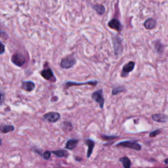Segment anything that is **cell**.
I'll return each instance as SVG.
<instances>
[{
  "instance_id": "4316f807",
  "label": "cell",
  "mask_w": 168,
  "mask_h": 168,
  "mask_svg": "<svg viewBox=\"0 0 168 168\" xmlns=\"http://www.w3.org/2000/svg\"><path fill=\"white\" fill-rule=\"evenodd\" d=\"M3 35H5V36H7L6 34H5V32H3L0 31V37H1V38H4L5 36H3Z\"/></svg>"
},
{
  "instance_id": "7c38bea8",
  "label": "cell",
  "mask_w": 168,
  "mask_h": 168,
  "mask_svg": "<svg viewBox=\"0 0 168 168\" xmlns=\"http://www.w3.org/2000/svg\"><path fill=\"white\" fill-rule=\"evenodd\" d=\"M97 81H90V82H85V83H76V82H67L66 83V87H68L70 86H80V85H92L93 86H95L97 84Z\"/></svg>"
},
{
  "instance_id": "ba28073f",
  "label": "cell",
  "mask_w": 168,
  "mask_h": 168,
  "mask_svg": "<svg viewBox=\"0 0 168 168\" xmlns=\"http://www.w3.org/2000/svg\"><path fill=\"white\" fill-rule=\"evenodd\" d=\"M108 26L112 29L116 30L118 32H121L122 30V26L120 21L118 19H112L108 22Z\"/></svg>"
},
{
  "instance_id": "9c48e42d",
  "label": "cell",
  "mask_w": 168,
  "mask_h": 168,
  "mask_svg": "<svg viewBox=\"0 0 168 168\" xmlns=\"http://www.w3.org/2000/svg\"><path fill=\"white\" fill-rule=\"evenodd\" d=\"M152 119L154 121L159 123H165L167 121L168 117L163 114H155L152 115Z\"/></svg>"
},
{
  "instance_id": "52a82bcc",
  "label": "cell",
  "mask_w": 168,
  "mask_h": 168,
  "mask_svg": "<svg viewBox=\"0 0 168 168\" xmlns=\"http://www.w3.org/2000/svg\"><path fill=\"white\" fill-rule=\"evenodd\" d=\"M113 44H114L115 54L117 55L120 54L122 50V40L118 36L115 37L113 39Z\"/></svg>"
},
{
  "instance_id": "44dd1931",
  "label": "cell",
  "mask_w": 168,
  "mask_h": 168,
  "mask_svg": "<svg viewBox=\"0 0 168 168\" xmlns=\"http://www.w3.org/2000/svg\"><path fill=\"white\" fill-rule=\"evenodd\" d=\"M52 152L58 157H65L68 154L67 152L65 151V150H57V151H53Z\"/></svg>"
},
{
  "instance_id": "4fadbf2b",
  "label": "cell",
  "mask_w": 168,
  "mask_h": 168,
  "mask_svg": "<svg viewBox=\"0 0 168 168\" xmlns=\"http://www.w3.org/2000/svg\"><path fill=\"white\" fill-rule=\"evenodd\" d=\"M22 87L27 92H32L35 87V84L32 82H24L22 83Z\"/></svg>"
},
{
  "instance_id": "83f0119b",
  "label": "cell",
  "mask_w": 168,
  "mask_h": 168,
  "mask_svg": "<svg viewBox=\"0 0 168 168\" xmlns=\"http://www.w3.org/2000/svg\"><path fill=\"white\" fill-rule=\"evenodd\" d=\"M165 163L168 165V159H166V160H165Z\"/></svg>"
},
{
  "instance_id": "2e32d148",
  "label": "cell",
  "mask_w": 168,
  "mask_h": 168,
  "mask_svg": "<svg viewBox=\"0 0 168 168\" xmlns=\"http://www.w3.org/2000/svg\"><path fill=\"white\" fill-rule=\"evenodd\" d=\"M15 128L13 125H3L0 126V132L3 133V134H6L10 131H13Z\"/></svg>"
},
{
  "instance_id": "ac0fdd59",
  "label": "cell",
  "mask_w": 168,
  "mask_h": 168,
  "mask_svg": "<svg viewBox=\"0 0 168 168\" xmlns=\"http://www.w3.org/2000/svg\"><path fill=\"white\" fill-rule=\"evenodd\" d=\"M93 9L99 14V15H103L105 13V8L102 5H93Z\"/></svg>"
},
{
  "instance_id": "5b68a950",
  "label": "cell",
  "mask_w": 168,
  "mask_h": 168,
  "mask_svg": "<svg viewBox=\"0 0 168 168\" xmlns=\"http://www.w3.org/2000/svg\"><path fill=\"white\" fill-rule=\"evenodd\" d=\"M12 62L16 66H22L25 63L26 59L22 54L16 53L13 56Z\"/></svg>"
},
{
  "instance_id": "8fae6325",
  "label": "cell",
  "mask_w": 168,
  "mask_h": 168,
  "mask_svg": "<svg viewBox=\"0 0 168 168\" xmlns=\"http://www.w3.org/2000/svg\"><path fill=\"white\" fill-rule=\"evenodd\" d=\"M41 75L44 78L47 80H51L52 78H54L53 73H52V70L50 68L47 70H44L41 72Z\"/></svg>"
},
{
  "instance_id": "3957f363",
  "label": "cell",
  "mask_w": 168,
  "mask_h": 168,
  "mask_svg": "<svg viewBox=\"0 0 168 168\" xmlns=\"http://www.w3.org/2000/svg\"><path fill=\"white\" fill-rule=\"evenodd\" d=\"M117 146L127 147V148H130L132 149H134L135 150H140L141 149V145H139L138 143L133 142V141H126L119 142L117 145Z\"/></svg>"
},
{
  "instance_id": "7a4b0ae2",
  "label": "cell",
  "mask_w": 168,
  "mask_h": 168,
  "mask_svg": "<svg viewBox=\"0 0 168 168\" xmlns=\"http://www.w3.org/2000/svg\"><path fill=\"white\" fill-rule=\"evenodd\" d=\"M76 64V60L74 58L68 57L63 58L61 62V66L62 68L68 69L72 67Z\"/></svg>"
},
{
  "instance_id": "5bb4252c",
  "label": "cell",
  "mask_w": 168,
  "mask_h": 168,
  "mask_svg": "<svg viewBox=\"0 0 168 168\" xmlns=\"http://www.w3.org/2000/svg\"><path fill=\"white\" fill-rule=\"evenodd\" d=\"M78 141L76 139H71L69 140V141L66 143V148L69 150H73L76 146L77 144H78Z\"/></svg>"
},
{
  "instance_id": "603a6c76",
  "label": "cell",
  "mask_w": 168,
  "mask_h": 168,
  "mask_svg": "<svg viewBox=\"0 0 168 168\" xmlns=\"http://www.w3.org/2000/svg\"><path fill=\"white\" fill-rule=\"evenodd\" d=\"M44 158L45 159H46V160H48L49 158H50V156H51V152H49V151H47V152H45L44 154Z\"/></svg>"
},
{
  "instance_id": "cb8c5ba5",
  "label": "cell",
  "mask_w": 168,
  "mask_h": 168,
  "mask_svg": "<svg viewBox=\"0 0 168 168\" xmlns=\"http://www.w3.org/2000/svg\"><path fill=\"white\" fill-rule=\"evenodd\" d=\"M5 51V46L1 41H0V54H3Z\"/></svg>"
},
{
  "instance_id": "30bf717a",
  "label": "cell",
  "mask_w": 168,
  "mask_h": 168,
  "mask_svg": "<svg viewBox=\"0 0 168 168\" xmlns=\"http://www.w3.org/2000/svg\"><path fill=\"white\" fill-rule=\"evenodd\" d=\"M144 26L146 29L152 30L156 26V21L152 18H149L145 20L144 23Z\"/></svg>"
},
{
  "instance_id": "d4e9b609",
  "label": "cell",
  "mask_w": 168,
  "mask_h": 168,
  "mask_svg": "<svg viewBox=\"0 0 168 168\" xmlns=\"http://www.w3.org/2000/svg\"><path fill=\"white\" fill-rule=\"evenodd\" d=\"M103 139H114V138H116V136H103Z\"/></svg>"
},
{
  "instance_id": "277c9868",
  "label": "cell",
  "mask_w": 168,
  "mask_h": 168,
  "mask_svg": "<svg viewBox=\"0 0 168 168\" xmlns=\"http://www.w3.org/2000/svg\"><path fill=\"white\" fill-rule=\"evenodd\" d=\"M135 62L133 61L129 62L128 64H126L124 66L123 69H122V71L121 73V76L123 77V78H125L126 76H128L129 72H131L133 71L134 67H135Z\"/></svg>"
},
{
  "instance_id": "f546056e",
  "label": "cell",
  "mask_w": 168,
  "mask_h": 168,
  "mask_svg": "<svg viewBox=\"0 0 168 168\" xmlns=\"http://www.w3.org/2000/svg\"><path fill=\"white\" fill-rule=\"evenodd\" d=\"M167 168H168V167H167Z\"/></svg>"
},
{
  "instance_id": "9a60e30c",
  "label": "cell",
  "mask_w": 168,
  "mask_h": 168,
  "mask_svg": "<svg viewBox=\"0 0 168 168\" xmlns=\"http://www.w3.org/2000/svg\"><path fill=\"white\" fill-rule=\"evenodd\" d=\"M86 144L89 147L88 151H87V156L89 157L93 152V150L94 146V142L93 141H92V140L88 139L86 141Z\"/></svg>"
},
{
  "instance_id": "8992f818",
  "label": "cell",
  "mask_w": 168,
  "mask_h": 168,
  "mask_svg": "<svg viewBox=\"0 0 168 168\" xmlns=\"http://www.w3.org/2000/svg\"><path fill=\"white\" fill-rule=\"evenodd\" d=\"M44 118L48 122H51V123H55V122H57L61 118V115L57 112H49L46 114L44 115Z\"/></svg>"
},
{
  "instance_id": "7402d4cb",
  "label": "cell",
  "mask_w": 168,
  "mask_h": 168,
  "mask_svg": "<svg viewBox=\"0 0 168 168\" xmlns=\"http://www.w3.org/2000/svg\"><path fill=\"white\" fill-rule=\"evenodd\" d=\"M160 129H156V130L153 131L152 132L150 133V137H154L156 135H158V134H160Z\"/></svg>"
},
{
  "instance_id": "484cf974",
  "label": "cell",
  "mask_w": 168,
  "mask_h": 168,
  "mask_svg": "<svg viewBox=\"0 0 168 168\" xmlns=\"http://www.w3.org/2000/svg\"><path fill=\"white\" fill-rule=\"evenodd\" d=\"M3 101V94L0 90V103H2Z\"/></svg>"
},
{
  "instance_id": "f1b7e54d",
  "label": "cell",
  "mask_w": 168,
  "mask_h": 168,
  "mask_svg": "<svg viewBox=\"0 0 168 168\" xmlns=\"http://www.w3.org/2000/svg\"><path fill=\"white\" fill-rule=\"evenodd\" d=\"M1 143H2V141H1V139H0V145H1Z\"/></svg>"
},
{
  "instance_id": "6da1fadb",
  "label": "cell",
  "mask_w": 168,
  "mask_h": 168,
  "mask_svg": "<svg viewBox=\"0 0 168 168\" xmlns=\"http://www.w3.org/2000/svg\"><path fill=\"white\" fill-rule=\"evenodd\" d=\"M93 99L99 104L101 108H103L104 104V99L103 97V89H99L97 92H94L92 94Z\"/></svg>"
},
{
  "instance_id": "d6986e66",
  "label": "cell",
  "mask_w": 168,
  "mask_h": 168,
  "mask_svg": "<svg viewBox=\"0 0 168 168\" xmlns=\"http://www.w3.org/2000/svg\"><path fill=\"white\" fill-rule=\"evenodd\" d=\"M125 90V87L123 86H118V87H116L112 89V93L113 95H115V94H117L119 93H121V92H123Z\"/></svg>"
},
{
  "instance_id": "ffe728a7",
  "label": "cell",
  "mask_w": 168,
  "mask_h": 168,
  "mask_svg": "<svg viewBox=\"0 0 168 168\" xmlns=\"http://www.w3.org/2000/svg\"><path fill=\"white\" fill-rule=\"evenodd\" d=\"M155 50L156 51L159 52V53H161V52H162L164 51V47H163V45L160 43V41H156V44H155Z\"/></svg>"
},
{
  "instance_id": "e0dca14e",
  "label": "cell",
  "mask_w": 168,
  "mask_h": 168,
  "mask_svg": "<svg viewBox=\"0 0 168 168\" xmlns=\"http://www.w3.org/2000/svg\"><path fill=\"white\" fill-rule=\"evenodd\" d=\"M120 162L123 164L124 168H130L131 162L128 157H123L120 160Z\"/></svg>"
}]
</instances>
